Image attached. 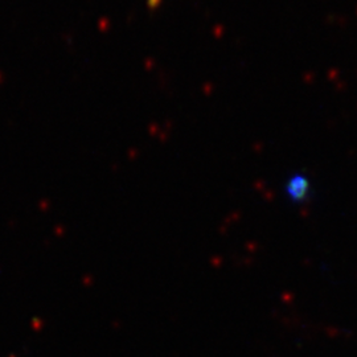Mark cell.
Wrapping results in <instances>:
<instances>
[{"label":"cell","instance_id":"6da1fadb","mask_svg":"<svg viewBox=\"0 0 357 357\" xmlns=\"http://www.w3.org/2000/svg\"><path fill=\"white\" fill-rule=\"evenodd\" d=\"M312 183L310 176L303 172H295L286 177L283 184L284 197L292 204L301 205L310 201L312 197Z\"/></svg>","mask_w":357,"mask_h":357},{"label":"cell","instance_id":"7a4b0ae2","mask_svg":"<svg viewBox=\"0 0 357 357\" xmlns=\"http://www.w3.org/2000/svg\"><path fill=\"white\" fill-rule=\"evenodd\" d=\"M160 4H161V0H147V6L151 8V10L158 8Z\"/></svg>","mask_w":357,"mask_h":357}]
</instances>
